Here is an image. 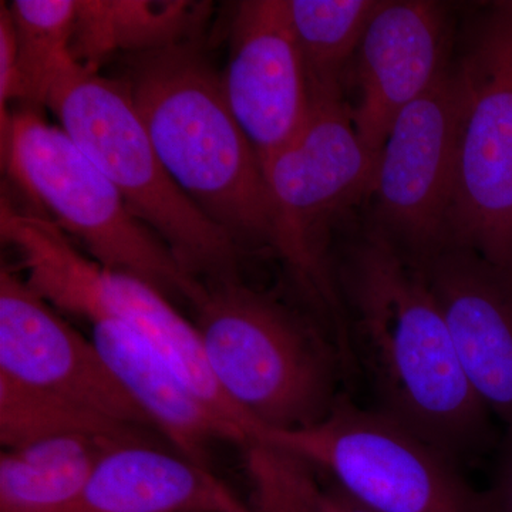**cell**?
<instances>
[{"label":"cell","instance_id":"obj_22","mask_svg":"<svg viewBox=\"0 0 512 512\" xmlns=\"http://www.w3.org/2000/svg\"><path fill=\"white\" fill-rule=\"evenodd\" d=\"M18 80V40L9 6L0 5V119L10 116Z\"/></svg>","mask_w":512,"mask_h":512},{"label":"cell","instance_id":"obj_1","mask_svg":"<svg viewBox=\"0 0 512 512\" xmlns=\"http://www.w3.org/2000/svg\"><path fill=\"white\" fill-rule=\"evenodd\" d=\"M333 268L353 362L375 410L453 460L484 451L491 413L460 365L423 266L365 227Z\"/></svg>","mask_w":512,"mask_h":512},{"label":"cell","instance_id":"obj_2","mask_svg":"<svg viewBox=\"0 0 512 512\" xmlns=\"http://www.w3.org/2000/svg\"><path fill=\"white\" fill-rule=\"evenodd\" d=\"M120 82L178 187L239 247L272 249L264 168L229 109L221 74L191 43L127 55Z\"/></svg>","mask_w":512,"mask_h":512},{"label":"cell","instance_id":"obj_23","mask_svg":"<svg viewBox=\"0 0 512 512\" xmlns=\"http://www.w3.org/2000/svg\"><path fill=\"white\" fill-rule=\"evenodd\" d=\"M481 507L483 512H512V436H505L493 481L481 491Z\"/></svg>","mask_w":512,"mask_h":512},{"label":"cell","instance_id":"obj_19","mask_svg":"<svg viewBox=\"0 0 512 512\" xmlns=\"http://www.w3.org/2000/svg\"><path fill=\"white\" fill-rule=\"evenodd\" d=\"M382 0H288L312 103L346 101L357 50Z\"/></svg>","mask_w":512,"mask_h":512},{"label":"cell","instance_id":"obj_21","mask_svg":"<svg viewBox=\"0 0 512 512\" xmlns=\"http://www.w3.org/2000/svg\"><path fill=\"white\" fill-rule=\"evenodd\" d=\"M138 430L107 419L72 400L0 373L2 450L72 436L110 440L141 439Z\"/></svg>","mask_w":512,"mask_h":512},{"label":"cell","instance_id":"obj_20","mask_svg":"<svg viewBox=\"0 0 512 512\" xmlns=\"http://www.w3.org/2000/svg\"><path fill=\"white\" fill-rule=\"evenodd\" d=\"M18 40L15 100L46 106L57 87L83 64L74 59L77 0H15L9 6Z\"/></svg>","mask_w":512,"mask_h":512},{"label":"cell","instance_id":"obj_18","mask_svg":"<svg viewBox=\"0 0 512 512\" xmlns=\"http://www.w3.org/2000/svg\"><path fill=\"white\" fill-rule=\"evenodd\" d=\"M121 441L130 440L72 436L2 450L0 512H69L101 454Z\"/></svg>","mask_w":512,"mask_h":512},{"label":"cell","instance_id":"obj_5","mask_svg":"<svg viewBox=\"0 0 512 512\" xmlns=\"http://www.w3.org/2000/svg\"><path fill=\"white\" fill-rule=\"evenodd\" d=\"M46 107L185 274L202 284L239 279L241 247L175 183L119 79L83 67L57 87Z\"/></svg>","mask_w":512,"mask_h":512},{"label":"cell","instance_id":"obj_6","mask_svg":"<svg viewBox=\"0 0 512 512\" xmlns=\"http://www.w3.org/2000/svg\"><path fill=\"white\" fill-rule=\"evenodd\" d=\"M2 161L10 177L82 242L104 268L136 276L194 306L205 284L185 274L167 245L134 217L116 185L62 127L33 107L0 120Z\"/></svg>","mask_w":512,"mask_h":512},{"label":"cell","instance_id":"obj_16","mask_svg":"<svg viewBox=\"0 0 512 512\" xmlns=\"http://www.w3.org/2000/svg\"><path fill=\"white\" fill-rule=\"evenodd\" d=\"M69 512H255L211 467L146 440L107 448Z\"/></svg>","mask_w":512,"mask_h":512},{"label":"cell","instance_id":"obj_14","mask_svg":"<svg viewBox=\"0 0 512 512\" xmlns=\"http://www.w3.org/2000/svg\"><path fill=\"white\" fill-rule=\"evenodd\" d=\"M421 266L468 382L512 436V271L460 247Z\"/></svg>","mask_w":512,"mask_h":512},{"label":"cell","instance_id":"obj_24","mask_svg":"<svg viewBox=\"0 0 512 512\" xmlns=\"http://www.w3.org/2000/svg\"><path fill=\"white\" fill-rule=\"evenodd\" d=\"M318 512H373L353 500L338 484L328 478V484L319 483Z\"/></svg>","mask_w":512,"mask_h":512},{"label":"cell","instance_id":"obj_3","mask_svg":"<svg viewBox=\"0 0 512 512\" xmlns=\"http://www.w3.org/2000/svg\"><path fill=\"white\" fill-rule=\"evenodd\" d=\"M192 308L215 382L261 434L305 429L335 409L346 367L320 326L241 278L205 284Z\"/></svg>","mask_w":512,"mask_h":512},{"label":"cell","instance_id":"obj_4","mask_svg":"<svg viewBox=\"0 0 512 512\" xmlns=\"http://www.w3.org/2000/svg\"><path fill=\"white\" fill-rule=\"evenodd\" d=\"M377 157L357 134L346 101L330 100L312 103L299 133L262 164L274 207L272 249L345 360L352 350L330 244L338 222L366 204Z\"/></svg>","mask_w":512,"mask_h":512},{"label":"cell","instance_id":"obj_8","mask_svg":"<svg viewBox=\"0 0 512 512\" xmlns=\"http://www.w3.org/2000/svg\"><path fill=\"white\" fill-rule=\"evenodd\" d=\"M460 94L451 247L512 271V0L487 3L454 59Z\"/></svg>","mask_w":512,"mask_h":512},{"label":"cell","instance_id":"obj_9","mask_svg":"<svg viewBox=\"0 0 512 512\" xmlns=\"http://www.w3.org/2000/svg\"><path fill=\"white\" fill-rule=\"evenodd\" d=\"M258 443L326 474L373 512H483L481 491L464 480L456 460L346 397L319 423L264 431Z\"/></svg>","mask_w":512,"mask_h":512},{"label":"cell","instance_id":"obj_11","mask_svg":"<svg viewBox=\"0 0 512 512\" xmlns=\"http://www.w3.org/2000/svg\"><path fill=\"white\" fill-rule=\"evenodd\" d=\"M0 373L124 426L153 427L93 340L77 332L9 266L0 269Z\"/></svg>","mask_w":512,"mask_h":512},{"label":"cell","instance_id":"obj_7","mask_svg":"<svg viewBox=\"0 0 512 512\" xmlns=\"http://www.w3.org/2000/svg\"><path fill=\"white\" fill-rule=\"evenodd\" d=\"M0 237L18 254L30 288L53 308L89 323L113 319L136 330L212 409L258 441L261 429L215 382L194 323L164 293L136 276L97 264L74 248L55 222L6 198L0 204Z\"/></svg>","mask_w":512,"mask_h":512},{"label":"cell","instance_id":"obj_15","mask_svg":"<svg viewBox=\"0 0 512 512\" xmlns=\"http://www.w3.org/2000/svg\"><path fill=\"white\" fill-rule=\"evenodd\" d=\"M90 325L111 373L178 454L210 467L208 450L215 441L244 450L254 446L251 434L212 409L136 330L113 319Z\"/></svg>","mask_w":512,"mask_h":512},{"label":"cell","instance_id":"obj_10","mask_svg":"<svg viewBox=\"0 0 512 512\" xmlns=\"http://www.w3.org/2000/svg\"><path fill=\"white\" fill-rule=\"evenodd\" d=\"M460 94L454 59L394 121L377 157L367 224L419 265L451 247Z\"/></svg>","mask_w":512,"mask_h":512},{"label":"cell","instance_id":"obj_13","mask_svg":"<svg viewBox=\"0 0 512 512\" xmlns=\"http://www.w3.org/2000/svg\"><path fill=\"white\" fill-rule=\"evenodd\" d=\"M221 79L229 109L264 164L299 133L312 107L288 0L237 3Z\"/></svg>","mask_w":512,"mask_h":512},{"label":"cell","instance_id":"obj_17","mask_svg":"<svg viewBox=\"0 0 512 512\" xmlns=\"http://www.w3.org/2000/svg\"><path fill=\"white\" fill-rule=\"evenodd\" d=\"M208 3L185 0H77L72 53L84 67L114 53L154 52L190 43Z\"/></svg>","mask_w":512,"mask_h":512},{"label":"cell","instance_id":"obj_12","mask_svg":"<svg viewBox=\"0 0 512 512\" xmlns=\"http://www.w3.org/2000/svg\"><path fill=\"white\" fill-rule=\"evenodd\" d=\"M444 3L382 0L346 83V104L363 144L379 156L394 121L429 92L453 62Z\"/></svg>","mask_w":512,"mask_h":512}]
</instances>
